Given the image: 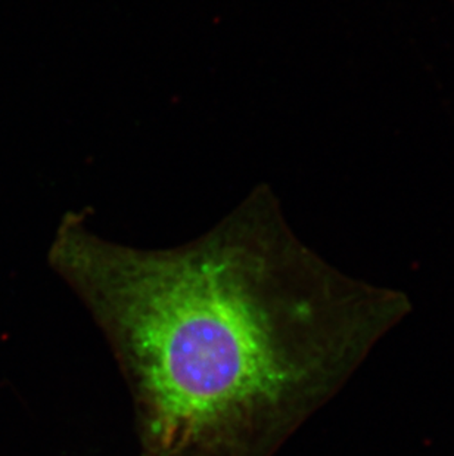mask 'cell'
Segmentation results:
<instances>
[{
  "instance_id": "cell-1",
  "label": "cell",
  "mask_w": 454,
  "mask_h": 456,
  "mask_svg": "<svg viewBox=\"0 0 454 456\" xmlns=\"http://www.w3.org/2000/svg\"><path fill=\"white\" fill-rule=\"evenodd\" d=\"M67 213L49 250L129 388L139 456H273L323 381V280L266 186L142 250Z\"/></svg>"
}]
</instances>
